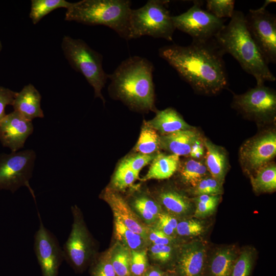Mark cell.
Instances as JSON below:
<instances>
[{"mask_svg":"<svg viewBox=\"0 0 276 276\" xmlns=\"http://www.w3.org/2000/svg\"><path fill=\"white\" fill-rule=\"evenodd\" d=\"M224 54L215 38L193 40L187 46L173 44L158 50L159 57L196 93L205 95H216L228 85Z\"/></svg>","mask_w":276,"mask_h":276,"instance_id":"cell-1","label":"cell"},{"mask_svg":"<svg viewBox=\"0 0 276 276\" xmlns=\"http://www.w3.org/2000/svg\"><path fill=\"white\" fill-rule=\"evenodd\" d=\"M154 65L147 59L138 56L123 60L108 75V88L112 96L130 108L139 111L155 109L153 81Z\"/></svg>","mask_w":276,"mask_h":276,"instance_id":"cell-2","label":"cell"},{"mask_svg":"<svg viewBox=\"0 0 276 276\" xmlns=\"http://www.w3.org/2000/svg\"><path fill=\"white\" fill-rule=\"evenodd\" d=\"M215 39L225 54H231L245 72L255 77L257 85L275 80L248 31L242 12L234 11L229 23Z\"/></svg>","mask_w":276,"mask_h":276,"instance_id":"cell-3","label":"cell"},{"mask_svg":"<svg viewBox=\"0 0 276 276\" xmlns=\"http://www.w3.org/2000/svg\"><path fill=\"white\" fill-rule=\"evenodd\" d=\"M129 0H82L73 3L66 9L64 19L89 26L103 25L121 37L132 39Z\"/></svg>","mask_w":276,"mask_h":276,"instance_id":"cell-4","label":"cell"},{"mask_svg":"<svg viewBox=\"0 0 276 276\" xmlns=\"http://www.w3.org/2000/svg\"><path fill=\"white\" fill-rule=\"evenodd\" d=\"M64 55L72 67L80 73L93 87L95 97L104 103L102 89L108 79L102 66V55L84 41L64 36L61 43Z\"/></svg>","mask_w":276,"mask_h":276,"instance_id":"cell-5","label":"cell"},{"mask_svg":"<svg viewBox=\"0 0 276 276\" xmlns=\"http://www.w3.org/2000/svg\"><path fill=\"white\" fill-rule=\"evenodd\" d=\"M169 1L149 0L142 7L132 9L130 26L132 39L143 36L172 41L175 28L166 6Z\"/></svg>","mask_w":276,"mask_h":276,"instance_id":"cell-6","label":"cell"},{"mask_svg":"<svg viewBox=\"0 0 276 276\" xmlns=\"http://www.w3.org/2000/svg\"><path fill=\"white\" fill-rule=\"evenodd\" d=\"M74 221L70 235L62 248L64 261L76 272H82L90 265L95 256V244L80 210L72 207Z\"/></svg>","mask_w":276,"mask_h":276,"instance_id":"cell-7","label":"cell"},{"mask_svg":"<svg viewBox=\"0 0 276 276\" xmlns=\"http://www.w3.org/2000/svg\"><path fill=\"white\" fill-rule=\"evenodd\" d=\"M36 156L32 149L0 154V188L14 192L25 186L35 199L29 180L32 176Z\"/></svg>","mask_w":276,"mask_h":276,"instance_id":"cell-8","label":"cell"},{"mask_svg":"<svg viewBox=\"0 0 276 276\" xmlns=\"http://www.w3.org/2000/svg\"><path fill=\"white\" fill-rule=\"evenodd\" d=\"M275 1H266L257 10H250L245 15L248 31L266 63H276V17L265 9Z\"/></svg>","mask_w":276,"mask_h":276,"instance_id":"cell-9","label":"cell"},{"mask_svg":"<svg viewBox=\"0 0 276 276\" xmlns=\"http://www.w3.org/2000/svg\"><path fill=\"white\" fill-rule=\"evenodd\" d=\"M202 1H194L186 12L172 19L177 29L191 36L193 40H208L215 37L224 27V20L219 19L201 8Z\"/></svg>","mask_w":276,"mask_h":276,"instance_id":"cell-10","label":"cell"},{"mask_svg":"<svg viewBox=\"0 0 276 276\" xmlns=\"http://www.w3.org/2000/svg\"><path fill=\"white\" fill-rule=\"evenodd\" d=\"M232 106L249 119L270 122L275 117V92L264 84L257 85L243 94L234 95Z\"/></svg>","mask_w":276,"mask_h":276,"instance_id":"cell-11","label":"cell"},{"mask_svg":"<svg viewBox=\"0 0 276 276\" xmlns=\"http://www.w3.org/2000/svg\"><path fill=\"white\" fill-rule=\"evenodd\" d=\"M276 155V133L265 130L245 141L241 146L239 156L243 170L249 175L271 162Z\"/></svg>","mask_w":276,"mask_h":276,"instance_id":"cell-12","label":"cell"},{"mask_svg":"<svg viewBox=\"0 0 276 276\" xmlns=\"http://www.w3.org/2000/svg\"><path fill=\"white\" fill-rule=\"evenodd\" d=\"M39 227L34 235V249L42 276H58L64 261L62 248L54 236L43 225L38 211Z\"/></svg>","mask_w":276,"mask_h":276,"instance_id":"cell-13","label":"cell"},{"mask_svg":"<svg viewBox=\"0 0 276 276\" xmlns=\"http://www.w3.org/2000/svg\"><path fill=\"white\" fill-rule=\"evenodd\" d=\"M33 130L32 121L13 110L0 121V142L12 152H17L24 147Z\"/></svg>","mask_w":276,"mask_h":276,"instance_id":"cell-14","label":"cell"},{"mask_svg":"<svg viewBox=\"0 0 276 276\" xmlns=\"http://www.w3.org/2000/svg\"><path fill=\"white\" fill-rule=\"evenodd\" d=\"M206 259V247L202 242L195 240L185 244L177 254L174 271L178 276H202Z\"/></svg>","mask_w":276,"mask_h":276,"instance_id":"cell-15","label":"cell"},{"mask_svg":"<svg viewBox=\"0 0 276 276\" xmlns=\"http://www.w3.org/2000/svg\"><path fill=\"white\" fill-rule=\"evenodd\" d=\"M102 197L109 205L114 217L118 218L127 227L140 235L147 241L148 240L150 228L117 192L111 188H106Z\"/></svg>","mask_w":276,"mask_h":276,"instance_id":"cell-16","label":"cell"},{"mask_svg":"<svg viewBox=\"0 0 276 276\" xmlns=\"http://www.w3.org/2000/svg\"><path fill=\"white\" fill-rule=\"evenodd\" d=\"M195 128L159 136L160 149L178 156H189L194 143L202 137Z\"/></svg>","mask_w":276,"mask_h":276,"instance_id":"cell-17","label":"cell"},{"mask_svg":"<svg viewBox=\"0 0 276 276\" xmlns=\"http://www.w3.org/2000/svg\"><path fill=\"white\" fill-rule=\"evenodd\" d=\"M41 99L40 93L33 85L29 84L17 92L12 105L14 111L32 121L35 118L44 117L40 105Z\"/></svg>","mask_w":276,"mask_h":276,"instance_id":"cell-18","label":"cell"},{"mask_svg":"<svg viewBox=\"0 0 276 276\" xmlns=\"http://www.w3.org/2000/svg\"><path fill=\"white\" fill-rule=\"evenodd\" d=\"M205 153L204 163L210 175L223 184L228 168L227 153L224 148L203 137Z\"/></svg>","mask_w":276,"mask_h":276,"instance_id":"cell-19","label":"cell"},{"mask_svg":"<svg viewBox=\"0 0 276 276\" xmlns=\"http://www.w3.org/2000/svg\"><path fill=\"white\" fill-rule=\"evenodd\" d=\"M146 123L149 126L160 133L161 135L194 128L189 125L182 116L171 107L157 110L155 116Z\"/></svg>","mask_w":276,"mask_h":276,"instance_id":"cell-20","label":"cell"},{"mask_svg":"<svg viewBox=\"0 0 276 276\" xmlns=\"http://www.w3.org/2000/svg\"><path fill=\"white\" fill-rule=\"evenodd\" d=\"M179 162V156L176 155L158 153L152 160L147 174L142 180L146 181L169 178L177 171Z\"/></svg>","mask_w":276,"mask_h":276,"instance_id":"cell-21","label":"cell"},{"mask_svg":"<svg viewBox=\"0 0 276 276\" xmlns=\"http://www.w3.org/2000/svg\"><path fill=\"white\" fill-rule=\"evenodd\" d=\"M238 256L237 251L233 246L217 249L210 261L209 276H229Z\"/></svg>","mask_w":276,"mask_h":276,"instance_id":"cell-22","label":"cell"},{"mask_svg":"<svg viewBox=\"0 0 276 276\" xmlns=\"http://www.w3.org/2000/svg\"><path fill=\"white\" fill-rule=\"evenodd\" d=\"M157 197L159 203L173 214L185 215L191 210L192 202L190 199L175 189L168 188L162 190Z\"/></svg>","mask_w":276,"mask_h":276,"instance_id":"cell-23","label":"cell"},{"mask_svg":"<svg viewBox=\"0 0 276 276\" xmlns=\"http://www.w3.org/2000/svg\"><path fill=\"white\" fill-rule=\"evenodd\" d=\"M177 171L181 181L190 188L195 187L209 174L203 160L191 157L180 161Z\"/></svg>","mask_w":276,"mask_h":276,"instance_id":"cell-24","label":"cell"},{"mask_svg":"<svg viewBox=\"0 0 276 276\" xmlns=\"http://www.w3.org/2000/svg\"><path fill=\"white\" fill-rule=\"evenodd\" d=\"M254 190L257 193L274 192L276 189V165L270 162L249 175Z\"/></svg>","mask_w":276,"mask_h":276,"instance_id":"cell-25","label":"cell"},{"mask_svg":"<svg viewBox=\"0 0 276 276\" xmlns=\"http://www.w3.org/2000/svg\"><path fill=\"white\" fill-rule=\"evenodd\" d=\"M114 232L118 242L130 249H144L147 241L140 235L127 227L118 218L114 217Z\"/></svg>","mask_w":276,"mask_h":276,"instance_id":"cell-26","label":"cell"},{"mask_svg":"<svg viewBox=\"0 0 276 276\" xmlns=\"http://www.w3.org/2000/svg\"><path fill=\"white\" fill-rule=\"evenodd\" d=\"M109 255L118 276H131L130 264L131 250L117 242L109 249Z\"/></svg>","mask_w":276,"mask_h":276,"instance_id":"cell-27","label":"cell"},{"mask_svg":"<svg viewBox=\"0 0 276 276\" xmlns=\"http://www.w3.org/2000/svg\"><path fill=\"white\" fill-rule=\"evenodd\" d=\"M29 16L37 24L44 16L61 8L67 9L73 4L65 0H32Z\"/></svg>","mask_w":276,"mask_h":276,"instance_id":"cell-28","label":"cell"},{"mask_svg":"<svg viewBox=\"0 0 276 276\" xmlns=\"http://www.w3.org/2000/svg\"><path fill=\"white\" fill-rule=\"evenodd\" d=\"M159 149V135L145 122L134 150L144 154H155Z\"/></svg>","mask_w":276,"mask_h":276,"instance_id":"cell-29","label":"cell"},{"mask_svg":"<svg viewBox=\"0 0 276 276\" xmlns=\"http://www.w3.org/2000/svg\"><path fill=\"white\" fill-rule=\"evenodd\" d=\"M190 191L196 196L201 195H221L223 193L222 183L209 174L195 187L190 188Z\"/></svg>","mask_w":276,"mask_h":276,"instance_id":"cell-30","label":"cell"},{"mask_svg":"<svg viewBox=\"0 0 276 276\" xmlns=\"http://www.w3.org/2000/svg\"><path fill=\"white\" fill-rule=\"evenodd\" d=\"M137 173L123 163H121L117 168L112 180V184L116 189L122 190L130 186L138 178Z\"/></svg>","mask_w":276,"mask_h":276,"instance_id":"cell-31","label":"cell"},{"mask_svg":"<svg viewBox=\"0 0 276 276\" xmlns=\"http://www.w3.org/2000/svg\"><path fill=\"white\" fill-rule=\"evenodd\" d=\"M89 266L90 276H118L111 264L108 251L95 257Z\"/></svg>","mask_w":276,"mask_h":276,"instance_id":"cell-32","label":"cell"},{"mask_svg":"<svg viewBox=\"0 0 276 276\" xmlns=\"http://www.w3.org/2000/svg\"><path fill=\"white\" fill-rule=\"evenodd\" d=\"M206 2L207 11L215 17L223 19L232 17L235 11V1L208 0Z\"/></svg>","mask_w":276,"mask_h":276,"instance_id":"cell-33","label":"cell"},{"mask_svg":"<svg viewBox=\"0 0 276 276\" xmlns=\"http://www.w3.org/2000/svg\"><path fill=\"white\" fill-rule=\"evenodd\" d=\"M149 266L146 250H131V276H144Z\"/></svg>","mask_w":276,"mask_h":276,"instance_id":"cell-34","label":"cell"},{"mask_svg":"<svg viewBox=\"0 0 276 276\" xmlns=\"http://www.w3.org/2000/svg\"><path fill=\"white\" fill-rule=\"evenodd\" d=\"M252 252L244 250L238 256L229 276H249L252 265Z\"/></svg>","mask_w":276,"mask_h":276,"instance_id":"cell-35","label":"cell"},{"mask_svg":"<svg viewBox=\"0 0 276 276\" xmlns=\"http://www.w3.org/2000/svg\"><path fill=\"white\" fill-rule=\"evenodd\" d=\"M219 200L208 196H202L194 199L196 203L195 217L200 218L210 216L215 211Z\"/></svg>","mask_w":276,"mask_h":276,"instance_id":"cell-36","label":"cell"},{"mask_svg":"<svg viewBox=\"0 0 276 276\" xmlns=\"http://www.w3.org/2000/svg\"><path fill=\"white\" fill-rule=\"evenodd\" d=\"M203 231L202 224L194 219H187L177 223L176 233L179 236L192 237L200 235Z\"/></svg>","mask_w":276,"mask_h":276,"instance_id":"cell-37","label":"cell"},{"mask_svg":"<svg viewBox=\"0 0 276 276\" xmlns=\"http://www.w3.org/2000/svg\"><path fill=\"white\" fill-rule=\"evenodd\" d=\"M173 248L170 245L153 244L149 248L151 259L158 264H165L169 262L172 256Z\"/></svg>","mask_w":276,"mask_h":276,"instance_id":"cell-38","label":"cell"},{"mask_svg":"<svg viewBox=\"0 0 276 276\" xmlns=\"http://www.w3.org/2000/svg\"><path fill=\"white\" fill-rule=\"evenodd\" d=\"M156 154H144L138 153L129 156L121 162L134 172L139 173L143 168L152 162Z\"/></svg>","mask_w":276,"mask_h":276,"instance_id":"cell-39","label":"cell"},{"mask_svg":"<svg viewBox=\"0 0 276 276\" xmlns=\"http://www.w3.org/2000/svg\"><path fill=\"white\" fill-rule=\"evenodd\" d=\"M178 222L177 219L170 214L162 212L158 216L155 228L169 236L172 237L176 232Z\"/></svg>","mask_w":276,"mask_h":276,"instance_id":"cell-40","label":"cell"},{"mask_svg":"<svg viewBox=\"0 0 276 276\" xmlns=\"http://www.w3.org/2000/svg\"><path fill=\"white\" fill-rule=\"evenodd\" d=\"M17 92L0 86V121L6 115L5 108L7 105H12Z\"/></svg>","mask_w":276,"mask_h":276,"instance_id":"cell-41","label":"cell"},{"mask_svg":"<svg viewBox=\"0 0 276 276\" xmlns=\"http://www.w3.org/2000/svg\"><path fill=\"white\" fill-rule=\"evenodd\" d=\"M134 200L157 218L159 214L162 213L161 205L154 200L145 195H139L134 198Z\"/></svg>","mask_w":276,"mask_h":276,"instance_id":"cell-42","label":"cell"},{"mask_svg":"<svg viewBox=\"0 0 276 276\" xmlns=\"http://www.w3.org/2000/svg\"><path fill=\"white\" fill-rule=\"evenodd\" d=\"M148 239L153 244L170 245L173 242L172 237L166 235L156 228L150 229Z\"/></svg>","mask_w":276,"mask_h":276,"instance_id":"cell-43","label":"cell"},{"mask_svg":"<svg viewBox=\"0 0 276 276\" xmlns=\"http://www.w3.org/2000/svg\"><path fill=\"white\" fill-rule=\"evenodd\" d=\"M205 147L203 144V137L198 139L193 144L189 156L195 159L201 160L204 157Z\"/></svg>","mask_w":276,"mask_h":276,"instance_id":"cell-44","label":"cell"},{"mask_svg":"<svg viewBox=\"0 0 276 276\" xmlns=\"http://www.w3.org/2000/svg\"><path fill=\"white\" fill-rule=\"evenodd\" d=\"M164 273L158 265H149L144 276H163Z\"/></svg>","mask_w":276,"mask_h":276,"instance_id":"cell-45","label":"cell"},{"mask_svg":"<svg viewBox=\"0 0 276 276\" xmlns=\"http://www.w3.org/2000/svg\"><path fill=\"white\" fill-rule=\"evenodd\" d=\"M163 276H178L175 271L173 272H164V273Z\"/></svg>","mask_w":276,"mask_h":276,"instance_id":"cell-46","label":"cell"},{"mask_svg":"<svg viewBox=\"0 0 276 276\" xmlns=\"http://www.w3.org/2000/svg\"><path fill=\"white\" fill-rule=\"evenodd\" d=\"M2 49V44L0 40V52L1 51Z\"/></svg>","mask_w":276,"mask_h":276,"instance_id":"cell-47","label":"cell"}]
</instances>
